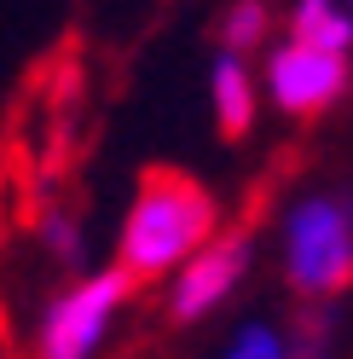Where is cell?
<instances>
[{"instance_id": "cell-1", "label": "cell", "mask_w": 353, "mask_h": 359, "mask_svg": "<svg viewBox=\"0 0 353 359\" xmlns=\"http://www.w3.org/2000/svg\"><path fill=\"white\" fill-rule=\"evenodd\" d=\"M214 197L180 168H151L139 180V197L122 220V261L134 278H162L186 266L214 238Z\"/></svg>"}, {"instance_id": "cell-4", "label": "cell", "mask_w": 353, "mask_h": 359, "mask_svg": "<svg viewBox=\"0 0 353 359\" xmlns=\"http://www.w3.org/2000/svg\"><path fill=\"white\" fill-rule=\"evenodd\" d=\"M342 87H347V64H342V53H330V47L290 41V47H278L267 58V93H272L278 110H290V116L324 110L330 99H342Z\"/></svg>"}, {"instance_id": "cell-2", "label": "cell", "mask_w": 353, "mask_h": 359, "mask_svg": "<svg viewBox=\"0 0 353 359\" xmlns=\"http://www.w3.org/2000/svg\"><path fill=\"white\" fill-rule=\"evenodd\" d=\"M284 273L301 296H336L353 284V209L336 197H301L284 220Z\"/></svg>"}, {"instance_id": "cell-5", "label": "cell", "mask_w": 353, "mask_h": 359, "mask_svg": "<svg viewBox=\"0 0 353 359\" xmlns=\"http://www.w3.org/2000/svg\"><path fill=\"white\" fill-rule=\"evenodd\" d=\"M244 261H249V243H244V238L203 243V250L180 266V278H174L168 313H174L180 325H186V319H203L220 296H232V284H237V273H244Z\"/></svg>"}, {"instance_id": "cell-7", "label": "cell", "mask_w": 353, "mask_h": 359, "mask_svg": "<svg viewBox=\"0 0 353 359\" xmlns=\"http://www.w3.org/2000/svg\"><path fill=\"white\" fill-rule=\"evenodd\" d=\"M290 41L347 53V47H353V18L336 12V0H296V12H290Z\"/></svg>"}, {"instance_id": "cell-8", "label": "cell", "mask_w": 353, "mask_h": 359, "mask_svg": "<svg viewBox=\"0 0 353 359\" xmlns=\"http://www.w3.org/2000/svg\"><path fill=\"white\" fill-rule=\"evenodd\" d=\"M267 0H237V6L226 12V24H220V35H226V53H249L255 41H267Z\"/></svg>"}, {"instance_id": "cell-6", "label": "cell", "mask_w": 353, "mask_h": 359, "mask_svg": "<svg viewBox=\"0 0 353 359\" xmlns=\"http://www.w3.org/2000/svg\"><path fill=\"white\" fill-rule=\"evenodd\" d=\"M214 116L226 140H244L255 122V87H249V70L237 64V53H220L214 64Z\"/></svg>"}, {"instance_id": "cell-3", "label": "cell", "mask_w": 353, "mask_h": 359, "mask_svg": "<svg viewBox=\"0 0 353 359\" xmlns=\"http://www.w3.org/2000/svg\"><path fill=\"white\" fill-rule=\"evenodd\" d=\"M127 290H134V273H127V266H110V273H93L76 290H64L47 307V319H41L35 359H93L110 319H116V307L127 302Z\"/></svg>"}, {"instance_id": "cell-10", "label": "cell", "mask_w": 353, "mask_h": 359, "mask_svg": "<svg viewBox=\"0 0 353 359\" xmlns=\"http://www.w3.org/2000/svg\"><path fill=\"white\" fill-rule=\"evenodd\" d=\"M47 243H53L58 261H76V255H81V238H76V226H70L64 215H47Z\"/></svg>"}, {"instance_id": "cell-9", "label": "cell", "mask_w": 353, "mask_h": 359, "mask_svg": "<svg viewBox=\"0 0 353 359\" xmlns=\"http://www.w3.org/2000/svg\"><path fill=\"white\" fill-rule=\"evenodd\" d=\"M226 359H290V348H284V336L267 330V325H249V330H237V342Z\"/></svg>"}]
</instances>
